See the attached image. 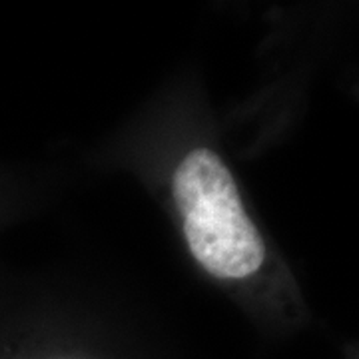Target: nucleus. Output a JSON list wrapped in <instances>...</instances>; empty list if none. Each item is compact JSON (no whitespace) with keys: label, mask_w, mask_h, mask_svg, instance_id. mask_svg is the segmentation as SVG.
I'll return each mask as SVG.
<instances>
[{"label":"nucleus","mask_w":359,"mask_h":359,"mask_svg":"<svg viewBox=\"0 0 359 359\" xmlns=\"http://www.w3.org/2000/svg\"><path fill=\"white\" fill-rule=\"evenodd\" d=\"M172 196L192 257L216 280L252 278L266 259L264 238L245 212L230 168L210 148H194L172 174Z\"/></svg>","instance_id":"nucleus-1"}]
</instances>
